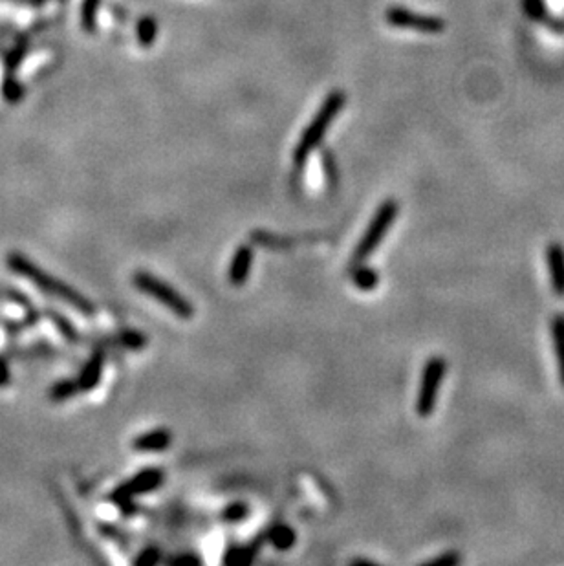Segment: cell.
Here are the masks:
<instances>
[{
	"mask_svg": "<svg viewBox=\"0 0 564 566\" xmlns=\"http://www.w3.org/2000/svg\"><path fill=\"white\" fill-rule=\"evenodd\" d=\"M6 264H8V268H10L15 275H20V277L28 278L29 283L35 284L41 292L48 293L51 297L61 299V301H65L66 304H70V307L75 308V310H79L81 314H84V316H92L93 311H96V307L92 304V301L84 297L83 293H79L75 288H72L70 284H66L63 283V281H59V278L51 277L50 274H46V271L39 268L37 264H33L28 257L19 253V251H11V253H8V257H6Z\"/></svg>",
	"mask_w": 564,
	"mask_h": 566,
	"instance_id": "1",
	"label": "cell"
},
{
	"mask_svg": "<svg viewBox=\"0 0 564 566\" xmlns=\"http://www.w3.org/2000/svg\"><path fill=\"white\" fill-rule=\"evenodd\" d=\"M247 513H249V508L244 502H235V504H229L228 508L224 510L222 517L229 522H240L242 519H246Z\"/></svg>",
	"mask_w": 564,
	"mask_h": 566,
	"instance_id": "20",
	"label": "cell"
},
{
	"mask_svg": "<svg viewBox=\"0 0 564 566\" xmlns=\"http://www.w3.org/2000/svg\"><path fill=\"white\" fill-rule=\"evenodd\" d=\"M345 94L343 92H332L330 96L327 98V101L322 103V107L319 108V112L315 114L313 121L308 125V129L304 130L303 136H301V141H299L297 149L294 153V162L295 167L301 169L304 165V162L308 160V156L312 154V150L321 143L322 136L327 134L328 127L336 116L341 112V108L345 107Z\"/></svg>",
	"mask_w": 564,
	"mask_h": 566,
	"instance_id": "2",
	"label": "cell"
},
{
	"mask_svg": "<svg viewBox=\"0 0 564 566\" xmlns=\"http://www.w3.org/2000/svg\"><path fill=\"white\" fill-rule=\"evenodd\" d=\"M48 316H50L51 323L55 325V328L59 330V334H61L66 341H70V343H77V341H79L81 339L79 332H77V328H75L74 323H72L70 319H66L63 314H59V311L55 310L48 311Z\"/></svg>",
	"mask_w": 564,
	"mask_h": 566,
	"instance_id": "15",
	"label": "cell"
},
{
	"mask_svg": "<svg viewBox=\"0 0 564 566\" xmlns=\"http://www.w3.org/2000/svg\"><path fill=\"white\" fill-rule=\"evenodd\" d=\"M77 392H81L79 385H77V380H63L57 381L55 385L51 387L50 390V398L53 401H63V399H68L72 396H75Z\"/></svg>",
	"mask_w": 564,
	"mask_h": 566,
	"instance_id": "16",
	"label": "cell"
},
{
	"mask_svg": "<svg viewBox=\"0 0 564 566\" xmlns=\"http://www.w3.org/2000/svg\"><path fill=\"white\" fill-rule=\"evenodd\" d=\"M546 262H548V269H550L551 288L559 297H564V247L559 242L548 244Z\"/></svg>",
	"mask_w": 564,
	"mask_h": 566,
	"instance_id": "8",
	"label": "cell"
},
{
	"mask_svg": "<svg viewBox=\"0 0 564 566\" xmlns=\"http://www.w3.org/2000/svg\"><path fill=\"white\" fill-rule=\"evenodd\" d=\"M98 6H99V0H84L81 20H83V28L86 30V32H92L93 30L96 13H98Z\"/></svg>",
	"mask_w": 564,
	"mask_h": 566,
	"instance_id": "19",
	"label": "cell"
},
{
	"mask_svg": "<svg viewBox=\"0 0 564 566\" xmlns=\"http://www.w3.org/2000/svg\"><path fill=\"white\" fill-rule=\"evenodd\" d=\"M268 539L279 550H288L295 544V532L286 525H277L268 532Z\"/></svg>",
	"mask_w": 564,
	"mask_h": 566,
	"instance_id": "14",
	"label": "cell"
},
{
	"mask_svg": "<svg viewBox=\"0 0 564 566\" xmlns=\"http://www.w3.org/2000/svg\"><path fill=\"white\" fill-rule=\"evenodd\" d=\"M551 341H553L559 380L564 387V314H555L553 319H551Z\"/></svg>",
	"mask_w": 564,
	"mask_h": 566,
	"instance_id": "12",
	"label": "cell"
},
{
	"mask_svg": "<svg viewBox=\"0 0 564 566\" xmlns=\"http://www.w3.org/2000/svg\"><path fill=\"white\" fill-rule=\"evenodd\" d=\"M253 264V250L251 246L242 244L238 246L233 253L231 264H229V283L233 286H242L249 277Z\"/></svg>",
	"mask_w": 564,
	"mask_h": 566,
	"instance_id": "9",
	"label": "cell"
},
{
	"mask_svg": "<svg viewBox=\"0 0 564 566\" xmlns=\"http://www.w3.org/2000/svg\"><path fill=\"white\" fill-rule=\"evenodd\" d=\"M162 484H164V471L162 469H143V471H140V473L134 475L132 478H129L126 482H123L122 486H117L112 491V495H110V499L119 506L123 502L132 501L138 495L158 489Z\"/></svg>",
	"mask_w": 564,
	"mask_h": 566,
	"instance_id": "6",
	"label": "cell"
},
{
	"mask_svg": "<svg viewBox=\"0 0 564 566\" xmlns=\"http://www.w3.org/2000/svg\"><path fill=\"white\" fill-rule=\"evenodd\" d=\"M385 19L391 26L394 28H407V30H416V32L424 33H438L443 32L445 22L436 17H425V15L412 13V11L405 10V8H398L392 6L385 13Z\"/></svg>",
	"mask_w": 564,
	"mask_h": 566,
	"instance_id": "7",
	"label": "cell"
},
{
	"mask_svg": "<svg viewBox=\"0 0 564 566\" xmlns=\"http://www.w3.org/2000/svg\"><path fill=\"white\" fill-rule=\"evenodd\" d=\"M461 561V557L458 555L457 552H447L443 555L436 557V559H431V561H425L424 565L427 566H454Z\"/></svg>",
	"mask_w": 564,
	"mask_h": 566,
	"instance_id": "22",
	"label": "cell"
},
{
	"mask_svg": "<svg viewBox=\"0 0 564 566\" xmlns=\"http://www.w3.org/2000/svg\"><path fill=\"white\" fill-rule=\"evenodd\" d=\"M159 561V552L158 548H145V550H141L140 555L136 557L134 559V565L138 566H152L156 565V562Z\"/></svg>",
	"mask_w": 564,
	"mask_h": 566,
	"instance_id": "21",
	"label": "cell"
},
{
	"mask_svg": "<svg viewBox=\"0 0 564 566\" xmlns=\"http://www.w3.org/2000/svg\"><path fill=\"white\" fill-rule=\"evenodd\" d=\"M156 20L150 19V17H145V19L140 20L138 24V39L143 46H150L154 42V37H156Z\"/></svg>",
	"mask_w": 564,
	"mask_h": 566,
	"instance_id": "17",
	"label": "cell"
},
{
	"mask_svg": "<svg viewBox=\"0 0 564 566\" xmlns=\"http://www.w3.org/2000/svg\"><path fill=\"white\" fill-rule=\"evenodd\" d=\"M171 442H173V432L162 427L147 431L138 438H134L132 447H134V451H140V453H162V451H165L171 446Z\"/></svg>",
	"mask_w": 564,
	"mask_h": 566,
	"instance_id": "11",
	"label": "cell"
},
{
	"mask_svg": "<svg viewBox=\"0 0 564 566\" xmlns=\"http://www.w3.org/2000/svg\"><path fill=\"white\" fill-rule=\"evenodd\" d=\"M119 343L123 345L125 348H131V350H141L147 345V337H145L141 332L138 330H126V332H122L119 334Z\"/></svg>",
	"mask_w": 564,
	"mask_h": 566,
	"instance_id": "18",
	"label": "cell"
},
{
	"mask_svg": "<svg viewBox=\"0 0 564 566\" xmlns=\"http://www.w3.org/2000/svg\"><path fill=\"white\" fill-rule=\"evenodd\" d=\"M11 381V374H10V367H8V361H6L2 356H0V387H8Z\"/></svg>",
	"mask_w": 564,
	"mask_h": 566,
	"instance_id": "23",
	"label": "cell"
},
{
	"mask_svg": "<svg viewBox=\"0 0 564 566\" xmlns=\"http://www.w3.org/2000/svg\"><path fill=\"white\" fill-rule=\"evenodd\" d=\"M132 283L141 293L162 302L164 307H167L180 319H191L195 316V307L191 302L187 301L182 293H178L171 284L164 283L162 278L154 277L147 271H136L134 277H132Z\"/></svg>",
	"mask_w": 564,
	"mask_h": 566,
	"instance_id": "3",
	"label": "cell"
},
{
	"mask_svg": "<svg viewBox=\"0 0 564 566\" xmlns=\"http://www.w3.org/2000/svg\"><path fill=\"white\" fill-rule=\"evenodd\" d=\"M352 283H354L359 290L369 292V290H374L378 286L379 277L378 274H376V269L369 268V266H355V269L352 271Z\"/></svg>",
	"mask_w": 564,
	"mask_h": 566,
	"instance_id": "13",
	"label": "cell"
},
{
	"mask_svg": "<svg viewBox=\"0 0 564 566\" xmlns=\"http://www.w3.org/2000/svg\"><path fill=\"white\" fill-rule=\"evenodd\" d=\"M447 372V361L442 356H434L425 363L424 374H421L420 392L416 398V413L421 418H427L434 413L436 399H438V390L442 385L443 378Z\"/></svg>",
	"mask_w": 564,
	"mask_h": 566,
	"instance_id": "5",
	"label": "cell"
},
{
	"mask_svg": "<svg viewBox=\"0 0 564 566\" xmlns=\"http://www.w3.org/2000/svg\"><path fill=\"white\" fill-rule=\"evenodd\" d=\"M103 368H105V352L101 348H98L96 352H92L88 361L84 363V367L81 368L79 376H77V385L83 392H88V390L98 387V383L101 381Z\"/></svg>",
	"mask_w": 564,
	"mask_h": 566,
	"instance_id": "10",
	"label": "cell"
},
{
	"mask_svg": "<svg viewBox=\"0 0 564 566\" xmlns=\"http://www.w3.org/2000/svg\"><path fill=\"white\" fill-rule=\"evenodd\" d=\"M398 217V202L396 200H385L381 205L378 207L376 214H374L372 222L369 224L367 231L363 233V237L359 240L358 247L354 251V264L365 260L367 257H370L374 251L378 250V246L381 244V240L385 238V235L388 233L391 226L394 224Z\"/></svg>",
	"mask_w": 564,
	"mask_h": 566,
	"instance_id": "4",
	"label": "cell"
},
{
	"mask_svg": "<svg viewBox=\"0 0 564 566\" xmlns=\"http://www.w3.org/2000/svg\"><path fill=\"white\" fill-rule=\"evenodd\" d=\"M173 565L182 566V565H200V559L195 555H180L173 559Z\"/></svg>",
	"mask_w": 564,
	"mask_h": 566,
	"instance_id": "24",
	"label": "cell"
}]
</instances>
